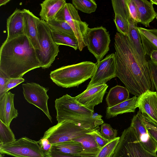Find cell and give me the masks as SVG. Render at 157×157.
<instances>
[{"instance_id": "obj_1", "label": "cell", "mask_w": 157, "mask_h": 157, "mask_svg": "<svg viewBox=\"0 0 157 157\" xmlns=\"http://www.w3.org/2000/svg\"><path fill=\"white\" fill-rule=\"evenodd\" d=\"M114 40L116 76L135 96L138 97L147 90L154 91L148 63L140 59L128 36L117 32Z\"/></svg>"}, {"instance_id": "obj_2", "label": "cell", "mask_w": 157, "mask_h": 157, "mask_svg": "<svg viewBox=\"0 0 157 157\" xmlns=\"http://www.w3.org/2000/svg\"><path fill=\"white\" fill-rule=\"evenodd\" d=\"M41 67L36 50L25 35L6 39L2 44L0 72L9 78H22L29 71Z\"/></svg>"}, {"instance_id": "obj_3", "label": "cell", "mask_w": 157, "mask_h": 157, "mask_svg": "<svg viewBox=\"0 0 157 157\" xmlns=\"http://www.w3.org/2000/svg\"><path fill=\"white\" fill-rule=\"evenodd\" d=\"M58 123L67 121L87 129H93L104 123L102 116L82 105L68 94L55 101Z\"/></svg>"}, {"instance_id": "obj_4", "label": "cell", "mask_w": 157, "mask_h": 157, "mask_svg": "<svg viewBox=\"0 0 157 157\" xmlns=\"http://www.w3.org/2000/svg\"><path fill=\"white\" fill-rule=\"evenodd\" d=\"M96 64L86 61L63 66L51 72L50 77L59 86L64 88L78 86L89 78L95 72Z\"/></svg>"}, {"instance_id": "obj_5", "label": "cell", "mask_w": 157, "mask_h": 157, "mask_svg": "<svg viewBox=\"0 0 157 157\" xmlns=\"http://www.w3.org/2000/svg\"><path fill=\"white\" fill-rule=\"evenodd\" d=\"M38 38L41 50H36L37 57L43 69L52 65L59 52V45L54 42L51 30L47 22L38 18L37 21Z\"/></svg>"}, {"instance_id": "obj_6", "label": "cell", "mask_w": 157, "mask_h": 157, "mask_svg": "<svg viewBox=\"0 0 157 157\" xmlns=\"http://www.w3.org/2000/svg\"><path fill=\"white\" fill-rule=\"evenodd\" d=\"M111 157H157V155L149 152L143 147L130 126L122 132Z\"/></svg>"}, {"instance_id": "obj_7", "label": "cell", "mask_w": 157, "mask_h": 157, "mask_svg": "<svg viewBox=\"0 0 157 157\" xmlns=\"http://www.w3.org/2000/svg\"><path fill=\"white\" fill-rule=\"evenodd\" d=\"M84 40L86 46L95 57L97 62L102 60L109 50L110 34L102 26L89 28Z\"/></svg>"}, {"instance_id": "obj_8", "label": "cell", "mask_w": 157, "mask_h": 157, "mask_svg": "<svg viewBox=\"0 0 157 157\" xmlns=\"http://www.w3.org/2000/svg\"><path fill=\"white\" fill-rule=\"evenodd\" d=\"M87 129L67 121H63L49 128L42 138L47 139L52 144L73 140L90 132Z\"/></svg>"}, {"instance_id": "obj_9", "label": "cell", "mask_w": 157, "mask_h": 157, "mask_svg": "<svg viewBox=\"0 0 157 157\" xmlns=\"http://www.w3.org/2000/svg\"><path fill=\"white\" fill-rule=\"evenodd\" d=\"M56 20L66 21L70 26L78 43V49L81 51L86 46L84 38L88 25L81 20L78 12L72 4L66 3L56 14Z\"/></svg>"}, {"instance_id": "obj_10", "label": "cell", "mask_w": 157, "mask_h": 157, "mask_svg": "<svg viewBox=\"0 0 157 157\" xmlns=\"http://www.w3.org/2000/svg\"><path fill=\"white\" fill-rule=\"evenodd\" d=\"M0 153L15 157H45L44 151L38 141L26 137L10 144L0 143Z\"/></svg>"}, {"instance_id": "obj_11", "label": "cell", "mask_w": 157, "mask_h": 157, "mask_svg": "<svg viewBox=\"0 0 157 157\" xmlns=\"http://www.w3.org/2000/svg\"><path fill=\"white\" fill-rule=\"evenodd\" d=\"M23 93L26 100L41 109L52 122L48 106L49 97L47 94L48 88L34 82H27L22 84Z\"/></svg>"}, {"instance_id": "obj_12", "label": "cell", "mask_w": 157, "mask_h": 157, "mask_svg": "<svg viewBox=\"0 0 157 157\" xmlns=\"http://www.w3.org/2000/svg\"><path fill=\"white\" fill-rule=\"evenodd\" d=\"M116 65L115 53L107 55L97 62L95 72L86 89L105 84L111 79L116 77Z\"/></svg>"}, {"instance_id": "obj_13", "label": "cell", "mask_w": 157, "mask_h": 157, "mask_svg": "<svg viewBox=\"0 0 157 157\" xmlns=\"http://www.w3.org/2000/svg\"><path fill=\"white\" fill-rule=\"evenodd\" d=\"M144 116L139 111L132 118L130 126L133 128L139 141L147 151L155 154L157 152V141L150 136L144 122Z\"/></svg>"}, {"instance_id": "obj_14", "label": "cell", "mask_w": 157, "mask_h": 157, "mask_svg": "<svg viewBox=\"0 0 157 157\" xmlns=\"http://www.w3.org/2000/svg\"><path fill=\"white\" fill-rule=\"evenodd\" d=\"M138 108L149 121L157 126V93L147 90L138 97Z\"/></svg>"}, {"instance_id": "obj_15", "label": "cell", "mask_w": 157, "mask_h": 157, "mask_svg": "<svg viewBox=\"0 0 157 157\" xmlns=\"http://www.w3.org/2000/svg\"><path fill=\"white\" fill-rule=\"evenodd\" d=\"M108 86L105 84L86 89L75 98L82 105L94 111V107L102 102Z\"/></svg>"}, {"instance_id": "obj_16", "label": "cell", "mask_w": 157, "mask_h": 157, "mask_svg": "<svg viewBox=\"0 0 157 157\" xmlns=\"http://www.w3.org/2000/svg\"><path fill=\"white\" fill-rule=\"evenodd\" d=\"M50 151L76 157H96L98 155L86 150L80 143L73 140L52 144Z\"/></svg>"}, {"instance_id": "obj_17", "label": "cell", "mask_w": 157, "mask_h": 157, "mask_svg": "<svg viewBox=\"0 0 157 157\" xmlns=\"http://www.w3.org/2000/svg\"><path fill=\"white\" fill-rule=\"evenodd\" d=\"M14 95L8 91L0 97V120L9 127L13 119L18 114L14 105Z\"/></svg>"}, {"instance_id": "obj_18", "label": "cell", "mask_w": 157, "mask_h": 157, "mask_svg": "<svg viewBox=\"0 0 157 157\" xmlns=\"http://www.w3.org/2000/svg\"><path fill=\"white\" fill-rule=\"evenodd\" d=\"M23 13L24 23V35L29 39L36 50H41L38 38L37 25L39 18L35 16L29 10L23 9Z\"/></svg>"}, {"instance_id": "obj_19", "label": "cell", "mask_w": 157, "mask_h": 157, "mask_svg": "<svg viewBox=\"0 0 157 157\" xmlns=\"http://www.w3.org/2000/svg\"><path fill=\"white\" fill-rule=\"evenodd\" d=\"M7 36L10 39L24 35V23L22 10L17 8L7 18L6 22Z\"/></svg>"}, {"instance_id": "obj_20", "label": "cell", "mask_w": 157, "mask_h": 157, "mask_svg": "<svg viewBox=\"0 0 157 157\" xmlns=\"http://www.w3.org/2000/svg\"><path fill=\"white\" fill-rule=\"evenodd\" d=\"M136 6L139 15V23L146 27L150 26L157 15L153 4L147 0H133Z\"/></svg>"}, {"instance_id": "obj_21", "label": "cell", "mask_w": 157, "mask_h": 157, "mask_svg": "<svg viewBox=\"0 0 157 157\" xmlns=\"http://www.w3.org/2000/svg\"><path fill=\"white\" fill-rule=\"evenodd\" d=\"M128 21V33L127 36L129 40L141 60L144 63L148 64L137 25L135 23L131 17Z\"/></svg>"}, {"instance_id": "obj_22", "label": "cell", "mask_w": 157, "mask_h": 157, "mask_svg": "<svg viewBox=\"0 0 157 157\" xmlns=\"http://www.w3.org/2000/svg\"><path fill=\"white\" fill-rule=\"evenodd\" d=\"M66 3L65 0H45L40 4L39 15L46 22L55 18L60 9Z\"/></svg>"}, {"instance_id": "obj_23", "label": "cell", "mask_w": 157, "mask_h": 157, "mask_svg": "<svg viewBox=\"0 0 157 157\" xmlns=\"http://www.w3.org/2000/svg\"><path fill=\"white\" fill-rule=\"evenodd\" d=\"M138 97L132 98L111 107L106 108L105 117L107 119L116 117L124 113L134 112L138 108Z\"/></svg>"}, {"instance_id": "obj_24", "label": "cell", "mask_w": 157, "mask_h": 157, "mask_svg": "<svg viewBox=\"0 0 157 157\" xmlns=\"http://www.w3.org/2000/svg\"><path fill=\"white\" fill-rule=\"evenodd\" d=\"M145 55L150 57L151 52L157 50V29L137 27Z\"/></svg>"}, {"instance_id": "obj_25", "label": "cell", "mask_w": 157, "mask_h": 157, "mask_svg": "<svg viewBox=\"0 0 157 157\" xmlns=\"http://www.w3.org/2000/svg\"><path fill=\"white\" fill-rule=\"evenodd\" d=\"M129 92L123 86L117 85L109 91L106 98L108 107H111L129 99Z\"/></svg>"}, {"instance_id": "obj_26", "label": "cell", "mask_w": 157, "mask_h": 157, "mask_svg": "<svg viewBox=\"0 0 157 157\" xmlns=\"http://www.w3.org/2000/svg\"><path fill=\"white\" fill-rule=\"evenodd\" d=\"M46 22L51 31L76 38L72 29L66 21L54 18Z\"/></svg>"}, {"instance_id": "obj_27", "label": "cell", "mask_w": 157, "mask_h": 157, "mask_svg": "<svg viewBox=\"0 0 157 157\" xmlns=\"http://www.w3.org/2000/svg\"><path fill=\"white\" fill-rule=\"evenodd\" d=\"M51 33L53 40L56 44L68 46L75 50L78 49V43L76 38L54 31H51Z\"/></svg>"}, {"instance_id": "obj_28", "label": "cell", "mask_w": 157, "mask_h": 157, "mask_svg": "<svg viewBox=\"0 0 157 157\" xmlns=\"http://www.w3.org/2000/svg\"><path fill=\"white\" fill-rule=\"evenodd\" d=\"M73 140L79 142L85 149L93 153L98 154L101 149L93 137L87 133Z\"/></svg>"}, {"instance_id": "obj_29", "label": "cell", "mask_w": 157, "mask_h": 157, "mask_svg": "<svg viewBox=\"0 0 157 157\" xmlns=\"http://www.w3.org/2000/svg\"><path fill=\"white\" fill-rule=\"evenodd\" d=\"M72 2L76 9L87 13L94 12L97 8V5L94 0H73Z\"/></svg>"}, {"instance_id": "obj_30", "label": "cell", "mask_w": 157, "mask_h": 157, "mask_svg": "<svg viewBox=\"0 0 157 157\" xmlns=\"http://www.w3.org/2000/svg\"><path fill=\"white\" fill-rule=\"evenodd\" d=\"M16 140L10 127L0 120V143L2 144H10Z\"/></svg>"}, {"instance_id": "obj_31", "label": "cell", "mask_w": 157, "mask_h": 157, "mask_svg": "<svg viewBox=\"0 0 157 157\" xmlns=\"http://www.w3.org/2000/svg\"><path fill=\"white\" fill-rule=\"evenodd\" d=\"M111 2L115 14L128 20L130 16L127 0H112Z\"/></svg>"}, {"instance_id": "obj_32", "label": "cell", "mask_w": 157, "mask_h": 157, "mask_svg": "<svg viewBox=\"0 0 157 157\" xmlns=\"http://www.w3.org/2000/svg\"><path fill=\"white\" fill-rule=\"evenodd\" d=\"M120 137L110 140L102 147L96 157H111L119 142Z\"/></svg>"}, {"instance_id": "obj_33", "label": "cell", "mask_w": 157, "mask_h": 157, "mask_svg": "<svg viewBox=\"0 0 157 157\" xmlns=\"http://www.w3.org/2000/svg\"><path fill=\"white\" fill-rule=\"evenodd\" d=\"M115 14L114 21L117 31L123 35L127 36L128 33V20L118 14Z\"/></svg>"}, {"instance_id": "obj_34", "label": "cell", "mask_w": 157, "mask_h": 157, "mask_svg": "<svg viewBox=\"0 0 157 157\" xmlns=\"http://www.w3.org/2000/svg\"><path fill=\"white\" fill-rule=\"evenodd\" d=\"M101 125L100 132L105 139L111 140L117 137V130L113 129L110 124L103 123Z\"/></svg>"}, {"instance_id": "obj_35", "label": "cell", "mask_w": 157, "mask_h": 157, "mask_svg": "<svg viewBox=\"0 0 157 157\" xmlns=\"http://www.w3.org/2000/svg\"><path fill=\"white\" fill-rule=\"evenodd\" d=\"M100 128L98 126L92 129L87 134L91 135L93 137L99 147L101 149L110 140L105 139L102 136L100 132Z\"/></svg>"}, {"instance_id": "obj_36", "label": "cell", "mask_w": 157, "mask_h": 157, "mask_svg": "<svg viewBox=\"0 0 157 157\" xmlns=\"http://www.w3.org/2000/svg\"><path fill=\"white\" fill-rule=\"evenodd\" d=\"M130 17L137 25L139 23L138 13L135 4L133 0H127Z\"/></svg>"}, {"instance_id": "obj_37", "label": "cell", "mask_w": 157, "mask_h": 157, "mask_svg": "<svg viewBox=\"0 0 157 157\" xmlns=\"http://www.w3.org/2000/svg\"><path fill=\"white\" fill-rule=\"evenodd\" d=\"M148 62L155 89L157 93V63L151 60L148 61Z\"/></svg>"}, {"instance_id": "obj_38", "label": "cell", "mask_w": 157, "mask_h": 157, "mask_svg": "<svg viewBox=\"0 0 157 157\" xmlns=\"http://www.w3.org/2000/svg\"><path fill=\"white\" fill-rule=\"evenodd\" d=\"M24 81L25 79L22 78H10L6 85L4 93L5 94L10 90L16 87Z\"/></svg>"}, {"instance_id": "obj_39", "label": "cell", "mask_w": 157, "mask_h": 157, "mask_svg": "<svg viewBox=\"0 0 157 157\" xmlns=\"http://www.w3.org/2000/svg\"><path fill=\"white\" fill-rule=\"evenodd\" d=\"M10 78L0 72V97L3 95L6 83Z\"/></svg>"}, {"instance_id": "obj_40", "label": "cell", "mask_w": 157, "mask_h": 157, "mask_svg": "<svg viewBox=\"0 0 157 157\" xmlns=\"http://www.w3.org/2000/svg\"><path fill=\"white\" fill-rule=\"evenodd\" d=\"M38 142L44 152H48L51 151L52 144L47 139L42 138Z\"/></svg>"}, {"instance_id": "obj_41", "label": "cell", "mask_w": 157, "mask_h": 157, "mask_svg": "<svg viewBox=\"0 0 157 157\" xmlns=\"http://www.w3.org/2000/svg\"><path fill=\"white\" fill-rule=\"evenodd\" d=\"M45 157H76L72 155L50 151L44 152Z\"/></svg>"}, {"instance_id": "obj_42", "label": "cell", "mask_w": 157, "mask_h": 157, "mask_svg": "<svg viewBox=\"0 0 157 157\" xmlns=\"http://www.w3.org/2000/svg\"><path fill=\"white\" fill-rule=\"evenodd\" d=\"M144 122L148 132L150 136L157 141V131L151 127L148 124L147 121L144 116Z\"/></svg>"}, {"instance_id": "obj_43", "label": "cell", "mask_w": 157, "mask_h": 157, "mask_svg": "<svg viewBox=\"0 0 157 157\" xmlns=\"http://www.w3.org/2000/svg\"><path fill=\"white\" fill-rule=\"evenodd\" d=\"M150 57L151 61L157 63V50H154L151 52Z\"/></svg>"}, {"instance_id": "obj_44", "label": "cell", "mask_w": 157, "mask_h": 157, "mask_svg": "<svg viewBox=\"0 0 157 157\" xmlns=\"http://www.w3.org/2000/svg\"><path fill=\"white\" fill-rule=\"evenodd\" d=\"M149 125L152 128L157 131V126L146 118Z\"/></svg>"}, {"instance_id": "obj_45", "label": "cell", "mask_w": 157, "mask_h": 157, "mask_svg": "<svg viewBox=\"0 0 157 157\" xmlns=\"http://www.w3.org/2000/svg\"><path fill=\"white\" fill-rule=\"evenodd\" d=\"M10 0H0V6L5 5L9 2L10 1Z\"/></svg>"}, {"instance_id": "obj_46", "label": "cell", "mask_w": 157, "mask_h": 157, "mask_svg": "<svg viewBox=\"0 0 157 157\" xmlns=\"http://www.w3.org/2000/svg\"><path fill=\"white\" fill-rule=\"evenodd\" d=\"M150 1L153 4H155L157 5V0H150Z\"/></svg>"}, {"instance_id": "obj_47", "label": "cell", "mask_w": 157, "mask_h": 157, "mask_svg": "<svg viewBox=\"0 0 157 157\" xmlns=\"http://www.w3.org/2000/svg\"><path fill=\"white\" fill-rule=\"evenodd\" d=\"M0 153V157H4V155Z\"/></svg>"}, {"instance_id": "obj_48", "label": "cell", "mask_w": 157, "mask_h": 157, "mask_svg": "<svg viewBox=\"0 0 157 157\" xmlns=\"http://www.w3.org/2000/svg\"><path fill=\"white\" fill-rule=\"evenodd\" d=\"M156 19H157V16H156Z\"/></svg>"}]
</instances>
